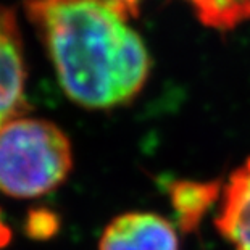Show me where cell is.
<instances>
[{
    "label": "cell",
    "mask_w": 250,
    "mask_h": 250,
    "mask_svg": "<svg viewBox=\"0 0 250 250\" xmlns=\"http://www.w3.org/2000/svg\"><path fill=\"white\" fill-rule=\"evenodd\" d=\"M26 62L17 15L0 5V129L15 118L24 116Z\"/></svg>",
    "instance_id": "cell-3"
},
{
    "label": "cell",
    "mask_w": 250,
    "mask_h": 250,
    "mask_svg": "<svg viewBox=\"0 0 250 250\" xmlns=\"http://www.w3.org/2000/svg\"><path fill=\"white\" fill-rule=\"evenodd\" d=\"M208 28L228 31L250 20V0H186Z\"/></svg>",
    "instance_id": "cell-7"
},
{
    "label": "cell",
    "mask_w": 250,
    "mask_h": 250,
    "mask_svg": "<svg viewBox=\"0 0 250 250\" xmlns=\"http://www.w3.org/2000/svg\"><path fill=\"white\" fill-rule=\"evenodd\" d=\"M66 97L87 110L134 100L150 76V55L127 21L97 0H24Z\"/></svg>",
    "instance_id": "cell-1"
},
{
    "label": "cell",
    "mask_w": 250,
    "mask_h": 250,
    "mask_svg": "<svg viewBox=\"0 0 250 250\" xmlns=\"http://www.w3.org/2000/svg\"><path fill=\"white\" fill-rule=\"evenodd\" d=\"M215 226L232 250H250V158L223 184Z\"/></svg>",
    "instance_id": "cell-5"
},
{
    "label": "cell",
    "mask_w": 250,
    "mask_h": 250,
    "mask_svg": "<svg viewBox=\"0 0 250 250\" xmlns=\"http://www.w3.org/2000/svg\"><path fill=\"white\" fill-rule=\"evenodd\" d=\"M223 190L221 181H176L169 188V202L176 213L178 228L192 232L199 228L202 218L216 202Z\"/></svg>",
    "instance_id": "cell-6"
},
{
    "label": "cell",
    "mask_w": 250,
    "mask_h": 250,
    "mask_svg": "<svg viewBox=\"0 0 250 250\" xmlns=\"http://www.w3.org/2000/svg\"><path fill=\"white\" fill-rule=\"evenodd\" d=\"M10 241H12V231L3 223L2 215H0V247H5Z\"/></svg>",
    "instance_id": "cell-9"
},
{
    "label": "cell",
    "mask_w": 250,
    "mask_h": 250,
    "mask_svg": "<svg viewBox=\"0 0 250 250\" xmlns=\"http://www.w3.org/2000/svg\"><path fill=\"white\" fill-rule=\"evenodd\" d=\"M97 2L105 5L111 12H115L118 17L127 21L131 18H136L137 15H139V10L144 0H97Z\"/></svg>",
    "instance_id": "cell-8"
},
{
    "label": "cell",
    "mask_w": 250,
    "mask_h": 250,
    "mask_svg": "<svg viewBox=\"0 0 250 250\" xmlns=\"http://www.w3.org/2000/svg\"><path fill=\"white\" fill-rule=\"evenodd\" d=\"M73 168L68 136L52 121L20 116L0 129V190L34 199L65 183Z\"/></svg>",
    "instance_id": "cell-2"
},
{
    "label": "cell",
    "mask_w": 250,
    "mask_h": 250,
    "mask_svg": "<svg viewBox=\"0 0 250 250\" xmlns=\"http://www.w3.org/2000/svg\"><path fill=\"white\" fill-rule=\"evenodd\" d=\"M99 250H179L178 229L153 211H127L105 226Z\"/></svg>",
    "instance_id": "cell-4"
}]
</instances>
